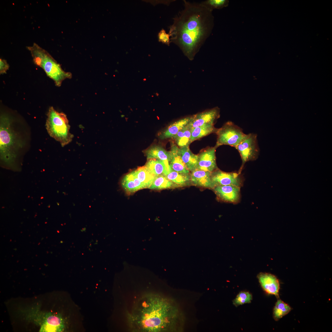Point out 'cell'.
<instances>
[{
    "instance_id": "7402d4cb",
    "label": "cell",
    "mask_w": 332,
    "mask_h": 332,
    "mask_svg": "<svg viewBox=\"0 0 332 332\" xmlns=\"http://www.w3.org/2000/svg\"><path fill=\"white\" fill-rule=\"evenodd\" d=\"M136 177L145 188H148L152 183L155 177L144 166L140 167L134 171Z\"/></svg>"
},
{
    "instance_id": "ba28073f",
    "label": "cell",
    "mask_w": 332,
    "mask_h": 332,
    "mask_svg": "<svg viewBox=\"0 0 332 332\" xmlns=\"http://www.w3.org/2000/svg\"><path fill=\"white\" fill-rule=\"evenodd\" d=\"M235 148L239 151L242 160V164L239 170L240 173L245 163L249 161L256 160L259 154L257 144V135L250 133Z\"/></svg>"
},
{
    "instance_id": "5bb4252c",
    "label": "cell",
    "mask_w": 332,
    "mask_h": 332,
    "mask_svg": "<svg viewBox=\"0 0 332 332\" xmlns=\"http://www.w3.org/2000/svg\"><path fill=\"white\" fill-rule=\"evenodd\" d=\"M144 166L155 177L165 176L172 170L169 162L156 159H150Z\"/></svg>"
},
{
    "instance_id": "6da1fadb",
    "label": "cell",
    "mask_w": 332,
    "mask_h": 332,
    "mask_svg": "<svg viewBox=\"0 0 332 332\" xmlns=\"http://www.w3.org/2000/svg\"><path fill=\"white\" fill-rule=\"evenodd\" d=\"M183 1L184 8L173 18L169 33L171 42L192 61L211 34L214 18L212 11L200 3Z\"/></svg>"
},
{
    "instance_id": "603a6c76",
    "label": "cell",
    "mask_w": 332,
    "mask_h": 332,
    "mask_svg": "<svg viewBox=\"0 0 332 332\" xmlns=\"http://www.w3.org/2000/svg\"><path fill=\"white\" fill-rule=\"evenodd\" d=\"M291 310V307L280 299L276 302L273 310V317L277 321L288 314Z\"/></svg>"
},
{
    "instance_id": "f1b7e54d",
    "label": "cell",
    "mask_w": 332,
    "mask_h": 332,
    "mask_svg": "<svg viewBox=\"0 0 332 332\" xmlns=\"http://www.w3.org/2000/svg\"><path fill=\"white\" fill-rule=\"evenodd\" d=\"M170 34L167 33L165 30L162 29L158 34V41L168 46L170 45L171 42L170 37Z\"/></svg>"
},
{
    "instance_id": "9a60e30c",
    "label": "cell",
    "mask_w": 332,
    "mask_h": 332,
    "mask_svg": "<svg viewBox=\"0 0 332 332\" xmlns=\"http://www.w3.org/2000/svg\"><path fill=\"white\" fill-rule=\"evenodd\" d=\"M190 179L195 184L213 189L211 172L196 169L192 172Z\"/></svg>"
},
{
    "instance_id": "3957f363",
    "label": "cell",
    "mask_w": 332,
    "mask_h": 332,
    "mask_svg": "<svg viewBox=\"0 0 332 332\" xmlns=\"http://www.w3.org/2000/svg\"><path fill=\"white\" fill-rule=\"evenodd\" d=\"M13 120L7 114H2L0 121V153L2 160L11 163L17 157L24 144L14 130Z\"/></svg>"
},
{
    "instance_id": "d6986e66",
    "label": "cell",
    "mask_w": 332,
    "mask_h": 332,
    "mask_svg": "<svg viewBox=\"0 0 332 332\" xmlns=\"http://www.w3.org/2000/svg\"><path fill=\"white\" fill-rule=\"evenodd\" d=\"M145 153L148 159H156L169 162L172 158L170 151H167L159 146L152 147L147 150Z\"/></svg>"
},
{
    "instance_id": "44dd1931",
    "label": "cell",
    "mask_w": 332,
    "mask_h": 332,
    "mask_svg": "<svg viewBox=\"0 0 332 332\" xmlns=\"http://www.w3.org/2000/svg\"><path fill=\"white\" fill-rule=\"evenodd\" d=\"M192 129L188 124L180 130L173 138L180 148L189 146L191 142L190 138Z\"/></svg>"
},
{
    "instance_id": "d4e9b609",
    "label": "cell",
    "mask_w": 332,
    "mask_h": 332,
    "mask_svg": "<svg viewBox=\"0 0 332 332\" xmlns=\"http://www.w3.org/2000/svg\"><path fill=\"white\" fill-rule=\"evenodd\" d=\"M165 176L173 184L179 185L185 184L190 178L188 174L180 173L172 170Z\"/></svg>"
},
{
    "instance_id": "277c9868",
    "label": "cell",
    "mask_w": 332,
    "mask_h": 332,
    "mask_svg": "<svg viewBox=\"0 0 332 332\" xmlns=\"http://www.w3.org/2000/svg\"><path fill=\"white\" fill-rule=\"evenodd\" d=\"M19 312L26 321L39 326V332H61L65 328L64 321L60 314L42 311L38 303L21 309Z\"/></svg>"
},
{
    "instance_id": "30bf717a",
    "label": "cell",
    "mask_w": 332,
    "mask_h": 332,
    "mask_svg": "<svg viewBox=\"0 0 332 332\" xmlns=\"http://www.w3.org/2000/svg\"><path fill=\"white\" fill-rule=\"evenodd\" d=\"M219 117V109L217 107L191 116L188 124L191 129L206 124H213Z\"/></svg>"
},
{
    "instance_id": "2e32d148",
    "label": "cell",
    "mask_w": 332,
    "mask_h": 332,
    "mask_svg": "<svg viewBox=\"0 0 332 332\" xmlns=\"http://www.w3.org/2000/svg\"><path fill=\"white\" fill-rule=\"evenodd\" d=\"M172 158L169 165L171 169L178 172L189 174L190 171L182 160L179 152V148L173 145L170 151Z\"/></svg>"
},
{
    "instance_id": "e0dca14e",
    "label": "cell",
    "mask_w": 332,
    "mask_h": 332,
    "mask_svg": "<svg viewBox=\"0 0 332 332\" xmlns=\"http://www.w3.org/2000/svg\"><path fill=\"white\" fill-rule=\"evenodd\" d=\"M191 118V117L183 118L172 123L162 133L160 138L163 139L173 138L188 124Z\"/></svg>"
},
{
    "instance_id": "5b68a950",
    "label": "cell",
    "mask_w": 332,
    "mask_h": 332,
    "mask_svg": "<svg viewBox=\"0 0 332 332\" xmlns=\"http://www.w3.org/2000/svg\"><path fill=\"white\" fill-rule=\"evenodd\" d=\"M27 48L30 52L34 64L43 69L56 86H60L64 80L72 77L71 73L63 70L50 54L37 44Z\"/></svg>"
},
{
    "instance_id": "52a82bcc",
    "label": "cell",
    "mask_w": 332,
    "mask_h": 332,
    "mask_svg": "<svg viewBox=\"0 0 332 332\" xmlns=\"http://www.w3.org/2000/svg\"><path fill=\"white\" fill-rule=\"evenodd\" d=\"M217 136L215 146L227 145L236 148L247 136L242 129L231 121L226 122L223 126L217 129Z\"/></svg>"
},
{
    "instance_id": "7c38bea8",
    "label": "cell",
    "mask_w": 332,
    "mask_h": 332,
    "mask_svg": "<svg viewBox=\"0 0 332 332\" xmlns=\"http://www.w3.org/2000/svg\"><path fill=\"white\" fill-rule=\"evenodd\" d=\"M217 147L208 148L198 155L197 168L212 172L217 169L215 157V149Z\"/></svg>"
},
{
    "instance_id": "484cf974",
    "label": "cell",
    "mask_w": 332,
    "mask_h": 332,
    "mask_svg": "<svg viewBox=\"0 0 332 332\" xmlns=\"http://www.w3.org/2000/svg\"><path fill=\"white\" fill-rule=\"evenodd\" d=\"M121 184L123 188L128 193H132L138 190L131 172L123 178Z\"/></svg>"
},
{
    "instance_id": "9c48e42d",
    "label": "cell",
    "mask_w": 332,
    "mask_h": 332,
    "mask_svg": "<svg viewBox=\"0 0 332 332\" xmlns=\"http://www.w3.org/2000/svg\"><path fill=\"white\" fill-rule=\"evenodd\" d=\"M211 179L213 188L220 185H233L241 187L243 184V179L239 172H225L217 169L211 172Z\"/></svg>"
},
{
    "instance_id": "f546056e",
    "label": "cell",
    "mask_w": 332,
    "mask_h": 332,
    "mask_svg": "<svg viewBox=\"0 0 332 332\" xmlns=\"http://www.w3.org/2000/svg\"><path fill=\"white\" fill-rule=\"evenodd\" d=\"M9 65L6 61L3 59H0V74H3L6 73V71L9 69Z\"/></svg>"
},
{
    "instance_id": "4316f807",
    "label": "cell",
    "mask_w": 332,
    "mask_h": 332,
    "mask_svg": "<svg viewBox=\"0 0 332 332\" xmlns=\"http://www.w3.org/2000/svg\"><path fill=\"white\" fill-rule=\"evenodd\" d=\"M228 0H207L200 3L206 8L212 11L214 9H220L228 5Z\"/></svg>"
},
{
    "instance_id": "4fadbf2b",
    "label": "cell",
    "mask_w": 332,
    "mask_h": 332,
    "mask_svg": "<svg viewBox=\"0 0 332 332\" xmlns=\"http://www.w3.org/2000/svg\"><path fill=\"white\" fill-rule=\"evenodd\" d=\"M259 282L263 290L267 293L279 298L280 284L277 277L272 274L260 273L257 275Z\"/></svg>"
},
{
    "instance_id": "ffe728a7",
    "label": "cell",
    "mask_w": 332,
    "mask_h": 332,
    "mask_svg": "<svg viewBox=\"0 0 332 332\" xmlns=\"http://www.w3.org/2000/svg\"><path fill=\"white\" fill-rule=\"evenodd\" d=\"M217 130L213 124H206L192 129L190 138L191 142L207 136L213 132H215Z\"/></svg>"
},
{
    "instance_id": "ac0fdd59",
    "label": "cell",
    "mask_w": 332,
    "mask_h": 332,
    "mask_svg": "<svg viewBox=\"0 0 332 332\" xmlns=\"http://www.w3.org/2000/svg\"><path fill=\"white\" fill-rule=\"evenodd\" d=\"M181 159L190 171L192 172L197 168L198 155L193 153L189 146L179 148Z\"/></svg>"
},
{
    "instance_id": "8992f818",
    "label": "cell",
    "mask_w": 332,
    "mask_h": 332,
    "mask_svg": "<svg viewBox=\"0 0 332 332\" xmlns=\"http://www.w3.org/2000/svg\"><path fill=\"white\" fill-rule=\"evenodd\" d=\"M46 129L49 135L64 147L72 140L73 135L69 132L70 125L66 115L50 107L47 114Z\"/></svg>"
},
{
    "instance_id": "cb8c5ba5",
    "label": "cell",
    "mask_w": 332,
    "mask_h": 332,
    "mask_svg": "<svg viewBox=\"0 0 332 332\" xmlns=\"http://www.w3.org/2000/svg\"><path fill=\"white\" fill-rule=\"evenodd\" d=\"M173 184L165 176H159L155 177L149 188L152 189L160 190L169 188Z\"/></svg>"
},
{
    "instance_id": "7a4b0ae2",
    "label": "cell",
    "mask_w": 332,
    "mask_h": 332,
    "mask_svg": "<svg viewBox=\"0 0 332 332\" xmlns=\"http://www.w3.org/2000/svg\"><path fill=\"white\" fill-rule=\"evenodd\" d=\"M134 330L141 332L180 331L182 313L175 302L157 294H149L140 299L129 316Z\"/></svg>"
},
{
    "instance_id": "8fae6325",
    "label": "cell",
    "mask_w": 332,
    "mask_h": 332,
    "mask_svg": "<svg viewBox=\"0 0 332 332\" xmlns=\"http://www.w3.org/2000/svg\"><path fill=\"white\" fill-rule=\"evenodd\" d=\"M240 187L233 185H220L213 189L217 196L222 200L236 203L240 199Z\"/></svg>"
},
{
    "instance_id": "83f0119b",
    "label": "cell",
    "mask_w": 332,
    "mask_h": 332,
    "mask_svg": "<svg viewBox=\"0 0 332 332\" xmlns=\"http://www.w3.org/2000/svg\"><path fill=\"white\" fill-rule=\"evenodd\" d=\"M252 299V295L248 291H242L237 295L233 301V304L237 306L242 304L250 303Z\"/></svg>"
}]
</instances>
